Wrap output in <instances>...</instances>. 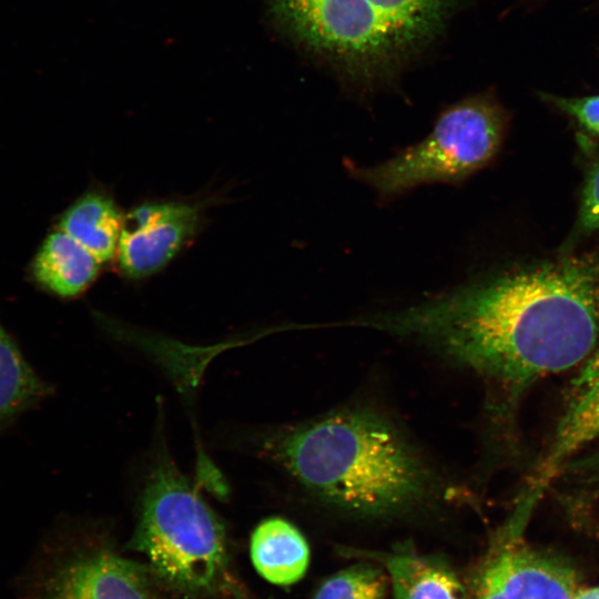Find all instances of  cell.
<instances>
[{
  "label": "cell",
  "instance_id": "obj_14",
  "mask_svg": "<svg viewBox=\"0 0 599 599\" xmlns=\"http://www.w3.org/2000/svg\"><path fill=\"white\" fill-rule=\"evenodd\" d=\"M0 323V432L51 394Z\"/></svg>",
  "mask_w": 599,
  "mask_h": 599
},
{
  "label": "cell",
  "instance_id": "obj_4",
  "mask_svg": "<svg viewBox=\"0 0 599 599\" xmlns=\"http://www.w3.org/2000/svg\"><path fill=\"white\" fill-rule=\"evenodd\" d=\"M131 547L172 587L217 590L227 568L225 529L170 456L159 454L146 476Z\"/></svg>",
  "mask_w": 599,
  "mask_h": 599
},
{
  "label": "cell",
  "instance_id": "obj_17",
  "mask_svg": "<svg viewBox=\"0 0 599 599\" xmlns=\"http://www.w3.org/2000/svg\"><path fill=\"white\" fill-rule=\"evenodd\" d=\"M579 222L585 231L599 230V164L591 170L585 184Z\"/></svg>",
  "mask_w": 599,
  "mask_h": 599
},
{
  "label": "cell",
  "instance_id": "obj_15",
  "mask_svg": "<svg viewBox=\"0 0 599 599\" xmlns=\"http://www.w3.org/2000/svg\"><path fill=\"white\" fill-rule=\"evenodd\" d=\"M387 580L383 571L357 564L326 579L313 599H385Z\"/></svg>",
  "mask_w": 599,
  "mask_h": 599
},
{
  "label": "cell",
  "instance_id": "obj_11",
  "mask_svg": "<svg viewBox=\"0 0 599 599\" xmlns=\"http://www.w3.org/2000/svg\"><path fill=\"white\" fill-rule=\"evenodd\" d=\"M100 261L62 230L52 232L32 262V275L45 291L74 297L95 280Z\"/></svg>",
  "mask_w": 599,
  "mask_h": 599
},
{
  "label": "cell",
  "instance_id": "obj_1",
  "mask_svg": "<svg viewBox=\"0 0 599 599\" xmlns=\"http://www.w3.org/2000/svg\"><path fill=\"white\" fill-rule=\"evenodd\" d=\"M424 344L514 398L599 337V253L506 271L354 322Z\"/></svg>",
  "mask_w": 599,
  "mask_h": 599
},
{
  "label": "cell",
  "instance_id": "obj_7",
  "mask_svg": "<svg viewBox=\"0 0 599 599\" xmlns=\"http://www.w3.org/2000/svg\"><path fill=\"white\" fill-rule=\"evenodd\" d=\"M199 207L187 203H146L124 215L116 258L130 277L161 270L199 225Z\"/></svg>",
  "mask_w": 599,
  "mask_h": 599
},
{
  "label": "cell",
  "instance_id": "obj_9",
  "mask_svg": "<svg viewBox=\"0 0 599 599\" xmlns=\"http://www.w3.org/2000/svg\"><path fill=\"white\" fill-rule=\"evenodd\" d=\"M42 596V599H153L135 564L102 550L80 555L60 566Z\"/></svg>",
  "mask_w": 599,
  "mask_h": 599
},
{
  "label": "cell",
  "instance_id": "obj_2",
  "mask_svg": "<svg viewBox=\"0 0 599 599\" xmlns=\"http://www.w3.org/2000/svg\"><path fill=\"white\" fill-rule=\"evenodd\" d=\"M254 446L313 496L353 515H397L438 497V480L419 453L368 410L272 428Z\"/></svg>",
  "mask_w": 599,
  "mask_h": 599
},
{
  "label": "cell",
  "instance_id": "obj_6",
  "mask_svg": "<svg viewBox=\"0 0 599 599\" xmlns=\"http://www.w3.org/2000/svg\"><path fill=\"white\" fill-rule=\"evenodd\" d=\"M510 522L477 568L465 599H575V572L520 540Z\"/></svg>",
  "mask_w": 599,
  "mask_h": 599
},
{
  "label": "cell",
  "instance_id": "obj_3",
  "mask_svg": "<svg viewBox=\"0 0 599 599\" xmlns=\"http://www.w3.org/2000/svg\"><path fill=\"white\" fill-rule=\"evenodd\" d=\"M300 47L357 82L395 71L444 29L458 0H268Z\"/></svg>",
  "mask_w": 599,
  "mask_h": 599
},
{
  "label": "cell",
  "instance_id": "obj_10",
  "mask_svg": "<svg viewBox=\"0 0 599 599\" xmlns=\"http://www.w3.org/2000/svg\"><path fill=\"white\" fill-rule=\"evenodd\" d=\"M250 554L258 575L276 586L297 582L309 564V547L305 537L292 522L281 517L264 519L255 527Z\"/></svg>",
  "mask_w": 599,
  "mask_h": 599
},
{
  "label": "cell",
  "instance_id": "obj_5",
  "mask_svg": "<svg viewBox=\"0 0 599 599\" xmlns=\"http://www.w3.org/2000/svg\"><path fill=\"white\" fill-rule=\"evenodd\" d=\"M505 129L500 104L491 95L476 94L445 109L422 142L380 164L352 172L383 196L426 183H458L496 155Z\"/></svg>",
  "mask_w": 599,
  "mask_h": 599
},
{
  "label": "cell",
  "instance_id": "obj_12",
  "mask_svg": "<svg viewBox=\"0 0 599 599\" xmlns=\"http://www.w3.org/2000/svg\"><path fill=\"white\" fill-rule=\"evenodd\" d=\"M388 572L395 599H465L454 571L441 560L409 550L366 552Z\"/></svg>",
  "mask_w": 599,
  "mask_h": 599
},
{
  "label": "cell",
  "instance_id": "obj_18",
  "mask_svg": "<svg viewBox=\"0 0 599 599\" xmlns=\"http://www.w3.org/2000/svg\"><path fill=\"white\" fill-rule=\"evenodd\" d=\"M575 599H599V586L579 591Z\"/></svg>",
  "mask_w": 599,
  "mask_h": 599
},
{
  "label": "cell",
  "instance_id": "obj_13",
  "mask_svg": "<svg viewBox=\"0 0 599 599\" xmlns=\"http://www.w3.org/2000/svg\"><path fill=\"white\" fill-rule=\"evenodd\" d=\"M123 219L111 196L91 191L67 209L59 229L104 263L116 255Z\"/></svg>",
  "mask_w": 599,
  "mask_h": 599
},
{
  "label": "cell",
  "instance_id": "obj_8",
  "mask_svg": "<svg viewBox=\"0 0 599 599\" xmlns=\"http://www.w3.org/2000/svg\"><path fill=\"white\" fill-rule=\"evenodd\" d=\"M599 440V347L586 358L572 380L565 410L550 445L522 499L535 504L545 487L578 453Z\"/></svg>",
  "mask_w": 599,
  "mask_h": 599
},
{
  "label": "cell",
  "instance_id": "obj_16",
  "mask_svg": "<svg viewBox=\"0 0 599 599\" xmlns=\"http://www.w3.org/2000/svg\"><path fill=\"white\" fill-rule=\"evenodd\" d=\"M539 98L576 120L587 131L599 136V94L566 97L539 92Z\"/></svg>",
  "mask_w": 599,
  "mask_h": 599
}]
</instances>
